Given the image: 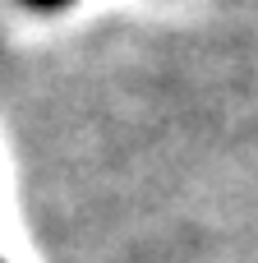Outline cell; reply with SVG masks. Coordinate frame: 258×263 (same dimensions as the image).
I'll return each mask as SVG.
<instances>
[{"label": "cell", "mask_w": 258, "mask_h": 263, "mask_svg": "<svg viewBox=\"0 0 258 263\" xmlns=\"http://www.w3.org/2000/svg\"><path fill=\"white\" fill-rule=\"evenodd\" d=\"M23 5H28V9H65L69 0H23Z\"/></svg>", "instance_id": "cell-1"}]
</instances>
